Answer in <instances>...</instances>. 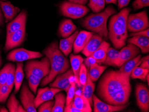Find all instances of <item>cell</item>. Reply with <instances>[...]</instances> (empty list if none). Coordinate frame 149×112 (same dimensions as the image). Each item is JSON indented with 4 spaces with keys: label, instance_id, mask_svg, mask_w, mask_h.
<instances>
[{
    "label": "cell",
    "instance_id": "55",
    "mask_svg": "<svg viewBox=\"0 0 149 112\" xmlns=\"http://www.w3.org/2000/svg\"><path fill=\"white\" fill-rule=\"evenodd\" d=\"M0 1H6V0H0Z\"/></svg>",
    "mask_w": 149,
    "mask_h": 112
},
{
    "label": "cell",
    "instance_id": "41",
    "mask_svg": "<svg viewBox=\"0 0 149 112\" xmlns=\"http://www.w3.org/2000/svg\"><path fill=\"white\" fill-rule=\"evenodd\" d=\"M87 75H88V72H87V68L84 63H82L81 65L79 73V82L81 86H84V84L86 83Z\"/></svg>",
    "mask_w": 149,
    "mask_h": 112
},
{
    "label": "cell",
    "instance_id": "21",
    "mask_svg": "<svg viewBox=\"0 0 149 112\" xmlns=\"http://www.w3.org/2000/svg\"><path fill=\"white\" fill-rule=\"evenodd\" d=\"M78 33L79 31L77 30L69 37L60 40L59 49L65 56H68L72 52L74 42Z\"/></svg>",
    "mask_w": 149,
    "mask_h": 112
},
{
    "label": "cell",
    "instance_id": "34",
    "mask_svg": "<svg viewBox=\"0 0 149 112\" xmlns=\"http://www.w3.org/2000/svg\"><path fill=\"white\" fill-rule=\"evenodd\" d=\"M105 0H89L88 6L93 12L98 13L104 9Z\"/></svg>",
    "mask_w": 149,
    "mask_h": 112
},
{
    "label": "cell",
    "instance_id": "3",
    "mask_svg": "<svg viewBox=\"0 0 149 112\" xmlns=\"http://www.w3.org/2000/svg\"><path fill=\"white\" fill-rule=\"evenodd\" d=\"M131 9L124 8L111 17L109 24L108 35L114 47L121 49L126 44L128 37L127 21Z\"/></svg>",
    "mask_w": 149,
    "mask_h": 112
},
{
    "label": "cell",
    "instance_id": "6",
    "mask_svg": "<svg viewBox=\"0 0 149 112\" xmlns=\"http://www.w3.org/2000/svg\"><path fill=\"white\" fill-rule=\"evenodd\" d=\"M149 27V20L146 11L128 15L127 30L130 32H138L146 30Z\"/></svg>",
    "mask_w": 149,
    "mask_h": 112
},
{
    "label": "cell",
    "instance_id": "44",
    "mask_svg": "<svg viewBox=\"0 0 149 112\" xmlns=\"http://www.w3.org/2000/svg\"><path fill=\"white\" fill-rule=\"evenodd\" d=\"M130 36H145L149 38V28L136 33H132L130 34Z\"/></svg>",
    "mask_w": 149,
    "mask_h": 112
},
{
    "label": "cell",
    "instance_id": "53",
    "mask_svg": "<svg viewBox=\"0 0 149 112\" xmlns=\"http://www.w3.org/2000/svg\"><path fill=\"white\" fill-rule=\"evenodd\" d=\"M149 74H147V76H146V81H147V83H148V86H149Z\"/></svg>",
    "mask_w": 149,
    "mask_h": 112
},
{
    "label": "cell",
    "instance_id": "22",
    "mask_svg": "<svg viewBox=\"0 0 149 112\" xmlns=\"http://www.w3.org/2000/svg\"><path fill=\"white\" fill-rule=\"evenodd\" d=\"M143 58H141V55H139L134 58L131 59L124 63L120 67V69L118 70V72L120 73H123L128 77L130 78L132 70L135 67L139 66L143 61Z\"/></svg>",
    "mask_w": 149,
    "mask_h": 112
},
{
    "label": "cell",
    "instance_id": "5",
    "mask_svg": "<svg viewBox=\"0 0 149 112\" xmlns=\"http://www.w3.org/2000/svg\"><path fill=\"white\" fill-rule=\"evenodd\" d=\"M24 71L42 79L47 76L51 71V63L49 58L44 57L41 61L31 60L27 62Z\"/></svg>",
    "mask_w": 149,
    "mask_h": 112
},
{
    "label": "cell",
    "instance_id": "39",
    "mask_svg": "<svg viewBox=\"0 0 149 112\" xmlns=\"http://www.w3.org/2000/svg\"><path fill=\"white\" fill-rule=\"evenodd\" d=\"M71 84L70 88L67 93L66 97V104L68 105L73 101L74 95L76 94V85L75 82H71Z\"/></svg>",
    "mask_w": 149,
    "mask_h": 112
},
{
    "label": "cell",
    "instance_id": "8",
    "mask_svg": "<svg viewBox=\"0 0 149 112\" xmlns=\"http://www.w3.org/2000/svg\"><path fill=\"white\" fill-rule=\"evenodd\" d=\"M43 56L39 52L33 51L24 48L15 49L10 52L7 56L8 61L16 62H22L24 61L39 58Z\"/></svg>",
    "mask_w": 149,
    "mask_h": 112
},
{
    "label": "cell",
    "instance_id": "19",
    "mask_svg": "<svg viewBox=\"0 0 149 112\" xmlns=\"http://www.w3.org/2000/svg\"><path fill=\"white\" fill-rule=\"evenodd\" d=\"M0 6L6 22L13 20L20 11L19 8L13 6L9 1L5 2L0 1Z\"/></svg>",
    "mask_w": 149,
    "mask_h": 112
},
{
    "label": "cell",
    "instance_id": "15",
    "mask_svg": "<svg viewBox=\"0 0 149 112\" xmlns=\"http://www.w3.org/2000/svg\"><path fill=\"white\" fill-rule=\"evenodd\" d=\"M93 112H114L122 111L126 108L130 103H127L124 105H115L108 104L101 101L93 94Z\"/></svg>",
    "mask_w": 149,
    "mask_h": 112
},
{
    "label": "cell",
    "instance_id": "27",
    "mask_svg": "<svg viewBox=\"0 0 149 112\" xmlns=\"http://www.w3.org/2000/svg\"><path fill=\"white\" fill-rule=\"evenodd\" d=\"M95 88V85L91 80L88 72L87 81H86V83L84 84V86H83L82 94L88 100L91 106H93V97Z\"/></svg>",
    "mask_w": 149,
    "mask_h": 112
},
{
    "label": "cell",
    "instance_id": "20",
    "mask_svg": "<svg viewBox=\"0 0 149 112\" xmlns=\"http://www.w3.org/2000/svg\"><path fill=\"white\" fill-rule=\"evenodd\" d=\"M70 63L72 66L74 78V82L78 86H81L79 82V73L81 65L84 61V59L80 55H74L71 54L70 56Z\"/></svg>",
    "mask_w": 149,
    "mask_h": 112
},
{
    "label": "cell",
    "instance_id": "43",
    "mask_svg": "<svg viewBox=\"0 0 149 112\" xmlns=\"http://www.w3.org/2000/svg\"><path fill=\"white\" fill-rule=\"evenodd\" d=\"M73 101L69 105H66L63 109V112H81L80 110H79L77 108L74 107L73 104Z\"/></svg>",
    "mask_w": 149,
    "mask_h": 112
},
{
    "label": "cell",
    "instance_id": "1",
    "mask_svg": "<svg viewBox=\"0 0 149 112\" xmlns=\"http://www.w3.org/2000/svg\"><path fill=\"white\" fill-rule=\"evenodd\" d=\"M131 92L130 78L118 71L109 70L100 79L96 93L104 102L117 106L128 103Z\"/></svg>",
    "mask_w": 149,
    "mask_h": 112
},
{
    "label": "cell",
    "instance_id": "28",
    "mask_svg": "<svg viewBox=\"0 0 149 112\" xmlns=\"http://www.w3.org/2000/svg\"><path fill=\"white\" fill-rule=\"evenodd\" d=\"M24 74L23 72V63L22 62H17L15 78V94L17 93L19 91L24 78Z\"/></svg>",
    "mask_w": 149,
    "mask_h": 112
},
{
    "label": "cell",
    "instance_id": "47",
    "mask_svg": "<svg viewBox=\"0 0 149 112\" xmlns=\"http://www.w3.org/2000/svg\"><path fill=\"white\" fill-rule=\"evenodd\" d=\"M130 0H118V7L119 10L125 7L130 2Z\"/></svg>",
    "mask_w": 149,
    "mask_h": 112
},
{
    "label": "cell",
    "instance_id": "29",
    "mask_svg": "<svg viewBox=\"0 0 149 112\" xmlns=\"http://www.w3.org/2000/svg\"><path fill=\"white\" fill-rule=\"evenodd\" d=\"M107 67V66H100L97 63L92 64L88 72L89 77L92 81L95 82L97 81Z\"/></svg>",
    "mask_w": 149,
    "mask_h": 112
},
{
    "label": "cell",
    "instance_id": "13",
    "mask_svg": "<svg viewBox=\"0 0 149 112\" xmlns=\"http://www.w3.org/2000/svg\"><path fill=\"white\" fill-rule=\"evenodd\" d=\"M73 76L72 69L69 68L64 73L57 75L56 77L55 81L50 83V86L52 88H56L64 90L67 93L71 86L70 78Z\"/></svg>",
    "mask_w": 149,
    "mask_h": 112
},
{
    "label": "cell",
    "instance_id": "31",
    "mask_svg": "<svg viewBox=\"0 0 149 112\" xmlns=\"http://www.w3.org/2000/svg\"><path fill=\"white\" fill-rule=\"evenodd\" d=\"M119 54V51H118L109 47L108 48L106 59L103 63L106 66L115 67V63L118 60Z\"/></svg>",
    "mask_w": 149,
    "mask_h": 112
},
{
    "label": "cell",
    "instance_id": "26",
    "mask_svg": "<svg viewBox=\"0 0 149 112\" xmlns=\"http://www.w3.org/2000/svg\"><path fill=\"white\" fill-rule=\"evenodd\" d=\"M110 44L105 41H103L100 47L91 55V56L96 60L97 63H103L106 59L108 48Z\"/></svg>",
    "mask_w": 149,
    "mask_h": 112
},
{
    "label": "cell",
    "instance_id": "42",
    "mask_svg": "<svg viewBox=\"0 0 149 112\" xmlns=\"http://www.w3.org/2000/svg\"><path fill=\"white\" fill-rule=\"evenodd\" d=\"M149 6V0H135L133 3V8L135 10L148 7Z\"/></svg>",
    "mask_w": 149,
    "mask_h": 112
},
{
    "label": "cell",
    "instance_id": "18",
    "mask_svg": "<svg viewBox=\"0 0 149 112\" xmlns=\"http://www.w3.org/2000/svg\"><path fill=\"white\" fill-rule=\"evenodd\" d=\"M103 41V38L98 35L92 36L83 50L81 51L83 54L88 57L91 56L100 47Z\"/></svg>",
    "mask_w": 149,
    "mask_h": 112
},
{
    "label": "cell",
    "instance_id": "2",
    "mask_svg": "<svg viewBox=\"0 0 149 112\" xmlns=\"http://www.w3.org/2000/svg\"><path fill=\"white\" fill-rule=\"evenodd\" d=\"M43 53L50 60L51 71L47 76L43 78L41 83V86H45L52 82L57 75L64 73L70 67L69 61L59 49L58 42H52L44 49Z\"/></svg>",
    "mask_w": 149,
    "mask_h": 112
},
{
    "label": "cell",
    "instance_id": "32",
    "mask_svg": "<svg viewBox=\"0 0 149 112\" xmlns=\"http://www.w3.org/2000/svg\"><path fill=\"white\" fill-rule=\"evenodd\" d=\"M26 77L28 80V84L31 91L35 94H36L37 88L41 81V79L30 73L26 72Z\"/></svg>",
    "mask_w": 149,
    "mask_h": 112
},
{
    "label": "cell",
    "instance_id": "37",
    "mask_svg": "<svg viewBox=\"0 0 149 112\" xmlns=\"http://www.w3.org/2000/svg\"><path fill=\"white\" fill-rule=\"evenodd\" d=\"M16 67L15 64L11 63L8 77L7 80L6 84L8 85L10 88L12 89L13 86L15 85V72Z\"/></svg>",
    "mask_w": 149,
    "mask_h": 112
},
{
    "label": "cell",
    "instance_id": "10",
    "mask_svg": "<svg viewBox=\"0 0 149 112\" xmlns=\"http://www.w3.org/2000/svg\"><path fill=\"white\" fill-rule=\"evenodd\" d=\"M140 50L137 46L132 44H128L125 46L119 51L118 60L115 63V66L120 67L130 60L136 57L139 55Z\"/></svg>",
    "mask_w": 149,
    "mask_h": 112
},
{
    "label": "cell",
    "instance_id": "23",
    "mask_svg": "<svg viewBox=\"0 0 149 112\" xmlns=\"http://www.w3.org/2000/svg\"><path fill=\"white\" fill-rule=\"evenodd\" d=\"M127 42L137 46L143 54H147L149 52V38L135 36L128 39Z\"/></svg>",
    "mask_w": 149,
    "mask_h": 112
},
{
    "label": "cell",
    "instance_id": "25",
    "mask_svg": "<svg viewBox=\"0 0 149 112\" xmlns=\"http://www.w3.org/2000/svg\"><path fill=\"white\" fill-rule=\"evenodd\" d=\"M73 104L74 107L80 110L81 112H91L92 111L89 102L82 94L79 95L76 93Z\"/></svg>",
    "mask_w": 149,
    "mask_h": 112
},
{
    "label": "cell",
    "instance_id": "7",
    "mask_svg": "<svg viewBox=\"0 0 149 112\" xmlns=\"http://www.w3.org/2000/svg\"><path fill=\"white\" fill-rule=\"evenodd\" d=\"M61 14L66 17L78 19L85 16L89 11L88 8L84 5L64 1L59 6Z\"/></svg>",
    "mask_w": 149,
    "mask_h": 112
},
{
    "label": "cell",
    "instance_id": "51",
    "mask_svg": "<svg viewBox=\"0 0 149 112\" xmlns=\"http://www.w3.org/2000/svg\"><path fill=\"white\" fill-rule=\"evenodd\" d=\"M26 110L24 109V108L22 106V105L20 104L19 105V107H18V111L17 112H26Z\"/></svg>",
    "mask_w": 149,
    "mask_h": 112
},
{
    "label": "cell",
    "instance_id": "46",
    "mask_svg": "<svg viewBox=\"0 0 149 112\" xmlns=\"http://www.w3.org/2000/svg\"><path fill=\"white\" fill-rule=\"evenodd\" d=\"M143 61L140 64V67L145 69H149V55L143 58Z\"/></svg>",
    "mask_w": 149,
    "mask_h": 112
},
{
    "label": "cell",
    "instance_id": "33",
    "mask_svg": "<svg viewBox=\"0 0 149 112\" xmlns=\"http://www.w3.org/2000/svg\"><path fill=\"white\" fill-rule=\"evenodd\" d=\"M149 69H145L137 66L132 70L130 77L133 79H139L143 81H146V78L147 74H149Z\"/></svg>",
    "mask_w": 149,
    "mask_h": 112
},
{
    "label": "cell",
    "instance_id": "48",
    "mask_svg": "<svg viewBox=\"0 0 149 112\" xmlns=\"http://www.w3.org/2000/svg\"><path fill=\"white\" fill-rule=\"evenodd\" d=\"M69 2L74 4H79V5H84L87 4L88 0H68Z\"/></svg>",
    "mask_w": 149,
    "mask_h": 112
},
{
    "label": "cell",
    "instance_id": "30",
    "mask_svg": "<svg viewBox=\"0 0 149 112\" xmlns=\"http://www.w3.org/2000/svg\"><path fill=\"white\" fill-rule=\"evenodd\" d=\"M54 97L55 98V104L52 112H63L64 105L66 103V96L63 93L60 92L56 93Z\"/></svg>",
    "mask_w": 149,
    "mask_h": 112
},
{
    "label": "cell",
    "instance_id": "24",
    "mask_svg": "<svg viewBox=\"0 0 149 112\" xmlns=\"http://www.w3.org/2000/svg\"><path fill=\"white\" fill-rule=\"evenodd\" d=\"M77 27L70 19H65L60 23L58 28L59 35L63 38L69 37L77 30Z\"/></svg>",
    "mask_w": 149,
    "mask_h": 112
},
{
    "label": "cell",
    "instance_id": "36",
    "mask_svg": "<svg viewBox=\"0 0 149 112\" xmlns=\"http://www.w3.org/2000/svg\"><path fill=\"white\" fill-rule=\"evenodd\" d=\"M12 89L6 84L0 86V103H5Z\"/></svg>",
    "mask_w": 149,
    "mask_h": 112
},
{
    "label": "cell",
    "instance_id": "52",
    "mask_svg": "<svg viewBox=\"0 0 149 112\" xmlns=\"http://www.w3.org/2000/svg\"><path fill=\"white\" fill-rule=\"evenodd\" d=\"M9 110L7 109L5 106H0V112H8Z\"/></svg>",
    "mask_w": 149,
    "mask_h": 112
},
{
    "label": "cell",
    "instance_id": "11",
    "mask_svg": "<svg viewBox=\"0 0 149 112\" xmlns=\"http://www.w3.org/2000/svg\"><path fill=\"white\" fill-rule=\"evenodd\" d=\"M26 23L21 28L13 33L8 38L6 39L4 47L5 52L19 47L24 41L26 36Z\"/></svg>",
    "mask_w": 149,
    "mask_h": 112
},
{
    "label": "cell",
    "instance_id": "56",
    "mask_svg": "<svg viewBox=\"0 0 149 112\" xmlns=\"http://www.w3.org/2000/svg\"><path fill=\"white\" fill-rule=\"evenodd\" d=\"M0 55H1V48H0Z\"/></svg>",
    "mask_w": 149,
    "mask_h": 112
},
{
    "label": "cell",
    "instance_id": "16",
    "mask_svg": "<svg viewBox=\"0 0 149 112\" xmlns=\"http://www.w3.org/2000/svg\"><path fill=\"white\" fill-rule=\"evenodd\" d=\"M27 14L26 11L22 10L20 14L11 21L6 26V38L13 33L22 27L26 22Z\"/></svg>",
    "mask_w": 149,
    "mask_h": 112
},
{
    "label": "cell",
    "instance_id": "54",
    "mask_svg": "<svg viewBox=\"0 0 149 112\" xmlns=\"http://www.w3.org/2000/svg\"><path fill=\"white\" fill-rule=\"evenodd\" d=\"M2 64V60H1V56L0 55V67L1 66Z\"/></svg>",
    "mask_w": 149,
    "mask_h": 112
},
{
    "label": "cell",
    "instance_id": "38",
    "mask_svg": "<svg viewBox=\"0 0 149 112\" xmlns=\"http://www.w3.org/2000/svg\"><path fill=\"white\" fill-rule=\"evenodd\" d=\"M11 63H7L0 70V86L6 84Z\"/></svg>",
    "mask_w": 149,
    "mask_h": 112
},
{
    "label": "cell",
    "instance_id": "57",
    "mask_svg": "<svg viewBox=\"0 0 149 112\" xmlns=\"http://www.w3.org/2000/svg\"><path fill=\"white\" fill-rule=\"evenodd\" d=\"M0 32H1V31H0Z\"/></svg>",
    "mask_w": 149,
    "mask_h": 112
},
{
    "label": "cell",
    "instance_id": "9",
    "mask_svg": "<svg viewBox=\"0 0 149 112\" xmlns=\"http://www.w3.org/2000/svg\"><path fill=\"white\" fill-rule=\"evenodd\" d=\"M137 104L141 112L149 111V91L145 84L138 83L135 87Z\"/></svg>",
    "mask_w": 149,
    "mask_h": 112
},
{
    "label": "cell",
    "instance_id": "17",
    "mask_svg": "<svg viewBox=\"0 0 149 112\" xmlns=\"http://www.w3.org/2000/svg\"><path fill=\"white\" fill-rule=\"evenodd\" d=\"M93 35V33L87 31H82L79 32L73 46L74 54H78L83 50Z\"/></svg>",
    "mask_w": 149,
    "mask_h": 112
},
{
    "label": "cell",
    "instance_id": "4",
    "mask_svg": "<svg viewBox=\"0 0 149 112\" xmlns=\"http://www.w3.org/2000/svg\"><path fill=\"white\" fill-rule=\"evenodd\" d=\"M116 12L112 6H109L103 11L86 17L82 21V26L87 30L96 33L104 39H108L109 31L107 29V21L108 18Z\"/></svg>",
    "mask_w": 149,
    "mask_h": 112
},
{
    "label": "cell",
    "instance_id": "35",
    "mask_svg": "<svg viewBox=\"0 0 149 112\" xmlns=\"http://www.w3.org/2000/svg\"><path fill=\"white\" fill-rule=\"evenodd\" d=\"M20 103L16 97L15 93L10 95L7 102V107L10 112H17Z\"/></svg>",
    "mask_w": 149,
    "mask_h": 112
},
{
    "label": "cell",
    "instance_id": "49",
    "mask_svg": "<svg viewBox=\"0 0 149 112\" xmlns=\"http://www.w3.org/2000/svg\"><path fill=\"white\" fill-rule=\"evenodd\" d=\"M4 17L2 15V11L1 8H0V26H2L4 25Z\"/></svg>",
    "mask_w": 149,
    "mask_h": 112
},
{
    "label": "cell",
    "instance_id": "50",
    "mask_svg": "<svg viewBox=\"0 0 149 112\" xmlns=\"http://www.w3.org/2000/svg\"><path fill=\"white\" fill-rule=\"evenodd\" d=\"M105 3L107 4H110V3H113V4H117V0H105Z\"/></svg>",
    "mask_w": 149,
    "mask_h": 112
},
{
    "label": "cell",
    "instance_id": "45",
    "mask_svg": "<svg viewBox=\"0 0 149 112\" xmlns=\"http://www.w3.org/2000/svg\"><path fill=\"white\" fill-rule=\"evenodd\" d=\"M96 63H97L96 60L91 56H89L87 57V58L85 59L84 64L88 69H89L91 65Z\"/></svg>",
    "mask_w": 149,
    "mask_h": 112
},
{
    "label": "cell",
    "instance_id": "14",
    "mask_svg": "<svg viewBox=\"0 0 149 112\" xmlns=\"http://www.w3.org/2000/svg\"><path fill=\"white\" fill-rule=\"evenodd\" d=\"M62 90L56 88L46 87L39 88L36 97L34 100V105L36 109L44 102L52 100L54 96Z\"/></svg>",
    "mask_w": 149,
    "mask_h": 112
},
{
    "label": "cell",
    "instance_id": "40",
    "mask_svg": "<svg viewBox=\"0 0 149 112\" xmlns=\"http://www.w3.org/2000/svg\"><path fill=\"white\" fill-rule=\"evenodd\" d=\"M55 104V101L51 100L44 102L38 106V112H51Z\"/></svg>",
    "mask_w": 149,
    "mask_h": 112
},
{
    "label": "cell",
    "instance_id": "12",
    "mask_svg": "<svg viewBox=\"0 0 149 112\" xmlns=\"http://www.w3.org/2000/svg\"><path fill=\"white\" fill-rule=\"evenodd\" d=\"M35 98V96L29 89L26 83H24L20 93V99L22 106L26 112H37L34 105Z\"/></svg>",
    "mask_w": 149,
    "mask_h": 112
}]
</instances>
